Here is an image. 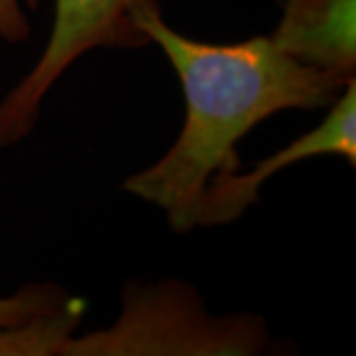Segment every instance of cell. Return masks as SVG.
Returning <instances> with one entry per match:
<instances>
[{"mask_svg":"<svg viewBox=\"0 0 356 356\" xmlns=\"http://www.w3.org/2000/svg\"><path fill=\"white\" fill-rule=\"evenodd\" d=\"M269 34L293 60L348 86L356 79V0H281Z\"/></svg>","mask_w":356,"mask_h":356,"instance_id":"5","label":"cell"},{"mask_svg":"<svg viewBox=\"0 0 356 356\" xmlns=\"http://www.w3.org/2000/svg\"><path fill=\"white\" fill-rule=\"evenodd\" d=\"M135 26L165 51L186 102L180 135L156 163L129 177L123 188L165 210L178 232L198 228L208 182L240 168L238 143L261 121L287 109L329 107L346 86L280 50L269 36L238 44L186 38L163 18L159 0H133Z\"/></svg>","mask_w":356,"mask_h":356,"instance_id":"1","label":"cell"},{"mask_svg":"<svg viewBox=\"0 0 356 356\" xmlns=\"http://www.w3.org/2000/svg\"><path fill=\"white\" fill-rule=\"evenodd\" d=\"M38 0H0V38L20 44L30 38L32 26L26 8H36Z\"/></svg>","mask_w":356,"mask_h":356,"instance_id":"8","label":"cell"},{"mask_svg":"<svg viewBox=\"0 0 356 356\" xmlns=\"http://www.w3.org/2000/svg\"><path fill=\"white\" fill-rule=\"evenodd\" d=\"M70 295L65 289L54 283H34L22 289L0 297V327H14L26 321L51 315L70 303Z\"/></svg>","mask_w":356,"mask_h":356,"instance_id":"7","label":"cell"},{"mask_svg":"<svg viewBox=\"0 0 356 356\" xmlns=\"http://www.w3.org/2000/svg\"><path fill=\"white\" fill-rule=\"evenodd\" d=\"M133 0H56L54 26L38 62L0 102V149L26 139L44 97L70 65L91 50H135L149 38L131 20Z\"/></svg>","mask_w":356,"mask_h":356,"instance_id":"3","label":"cell"},{"mask_svg":"<svg viewBox=\"0 0 356 356\" xmlns=\"http://www.w3.org/2000/svg\"><path fill=\"white\" fill-rule=\"evenodd\" d=\"M86 313V301L72 297L70 303L44 317L14 327H0V356H62Z\"/></svg>","mask_w":356,"mask_h":356,"instance_id":"6","label":"cell"},{"mask_svg":"<svg viewBox=\"0 0 356 356\" xmlns=\"http://www.w3.org/2000/svg\"><path fill=\"white\" fill-rule=\"evenodd\" d=\"M271 348L259 315H212L188 283H129L109 329L72 334L64 356H255Z\"/></svg>","mask_w":356,"mask_h":356,"instance_id":"2","label":"cell"},{"mask_svg":"<svg viewBox=\"0 0 356 356\" xmlns=\"http://www.w3.org/2000/svg\"><path fill=\"white\" fill-rule=\"evenodd\" d=\"M329 113L317 127L291 140L287 147L255 163L250 172H232L214 177L198 206V228L226 226L243 216L254 206L259 191L273 175L287 166L315 156H341L350 166L356 165V79L350 81L329 105Z\"/></svg>","mask_w":356,"mask_h":356,"instance_id":"4","label":"cell"}]
</instances>
